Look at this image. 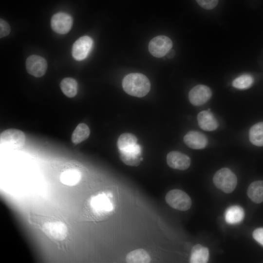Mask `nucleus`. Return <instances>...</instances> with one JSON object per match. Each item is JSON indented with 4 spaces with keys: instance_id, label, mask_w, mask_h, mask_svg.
I'll return each instance as SVG.
<instances>
[{
    "instance_id": "nucleus-9",
    "label": "nucleus",
    "mask_w": 263,
    "mask_h": 263,
    "mask_svg": "<svg viewBox=\"0 0 263 263\" xmlns=\"http://www.w3.org/2000/svg\"><path fill=\"white\" fill-rule=\"evenodd\" d=\"M52 29L56 33L65 34L71 29L73 19L68 14L64 12H58L54 14L51 20Z\"/></svg>"
},
{
    "instance_id": "nucleus-19",
    "label": "nucleus",
    "mask_w": 263,
    "mask_h": 263,
    "mask_svg": "<svg viewBox=\"0 0 263 263\" xmlns=\"http://www.w3.org/2000/svg\"><path fill=\"white\" fill-rule=\"evenodd\" d=\"M80 172L75 169H69L63 171L60 176L61 182L66 186H73L80 181Z\"/></svg>"
},
{
    "instance_id": "nucleus-11",
    "label": "nucleus",
    "mask_w": 263,
    "mask_h": 263,
    "mask_svg": "<svg viewBox=\"0 0 263 263\" xmlns=\"http://www.w3.org/2000/svg\"><path fill=\"white\" fill-rule=\"evenodd\" d=\"M119 153L121 160L128 166H137L142 160L141 148L138 144L124 150H119Z\"/></svg>"
},
{
    "instance_id": "nucleus-7",
    "label": "nucleus",
    "mask_w": 263,
    "mask_h": 263,
    "mask_svg": "<svg viewBox=\"0 0 263 263\" xmlns=\"http://www.w3.org/2000/svg\"><path fill=\"white\" fill-rule=\"evenodd\" d=\"M93 46V39L87 36L79 38L73 44L72 56L75 59L81 61L90 54Z\"/></svg>"
},
{
    "instance_id": "nucleus-8",
    "label": "nucleus",
    "mask_w": 263,
    "mask_h": 263,
    "mask_svg": "<svg viewBox=\"0 0 263 263\" xmlns=\"http://www.w3.org/2000/svg\"><path fill=\"white\" fill-rule=\"evenodd\" d=\"M90 205L94 213L98 215L107 214L113 209L111 199L105 193L93 196L90 200Z\"/></svg>"
},
{
    "instance_id": "nucleus-23",
    "label": "nucleus",
    "mask_w": 263,
    "mask_h": 263,
    "mask_svg": "<svg viewBox=\"0 0 263 263\" xmlns=\"http://www.w3.org/2000/svg\"><path fill=\"white\" fill-rule=\"evenodd\" d=\"M60 88L63 94L68 97H73L77 92V83L71 77H66L60 83Z\"/></svg>"
},
{
    "instance_id": "nucleus-15",
    "label": "nucleus",
    "mask_w": 263,
    "mask_h": 263,
    "mask_svg": "<svg viewBox=\"0 0 263 263\" xmlns=\"http://www.w3.org/2000/svg\"><path fill=\"white\" fill-rule=\"evenodd\" d=\"M199 127L204 131H212L218 127V123L213 114L209 111H203L197 115Z\"/></svg>"
},
{
    "instance_id": "nucleus-4",
    "label": "nucleus",
    "mask_w": 263,
    "mask_h": 263,
    "mask_svg": "<svg viewBox=\"0 0 263 263\" xmlns=\"http://www.w3.org/2000/svg\"><path fill=\"white\" fill-rule=\"evenodd\" d=\"M171 39L165 36H158L153 38L149 42V50L156 57H162L166 56L172 47Z\"/></svg>"
},
{
    "instance_id": "nucleus-1",
    "label": "nucleus",
    "mask_w": 263,
    "mask_h": 263,
    "mask_svg": "<svg viewBox=\"0 0 263 263\" xmlns=\"http://www.w3.org/2000/svg\"><path fill=\"white\" fill-rule=\"evenodd\" d=\"M122 87L128 94L138 97L147 95L150 89L148 78L140 73H131L126 75L122 81Z\"/></svg>"
},
{
    "instance_id": "nucleus-12",
    "label": "nucleus",
    "mask_w": 263,
    "mask_h": 263,
    "mask_svg": "<svg viewBox=\"0 0 263 263\" xmlns=\"http://www.w3.org/2000/svg\"><path fill=\"white\" fill-rule=\"evenodd\" d=\"M211 95V91L208 87L204 85H198L190 91L188 98L192 105L200 106L206 103Z\"/></svg>"
},
{
    "instance_id": "nucleus-17",
    "label": "nucleus",
    "mask_w": 263,
    "mask_h": 263,
    "mask_svg": "<svg viewBox=\"0 0 263 263\" xmlns=\"http://www.w3.org/2000/svg\"><path fill=\"white\" fill-rule=\"evenodd\" d=\"M244 217L243 208L239 206H232L228 207L225 213L226 222L233 225L240 223Z\"/></svg>"
},
{
    "instance_id": "nucleus-10",
    "label": "nucleus",
    "mask_w": 263,
    "mask_h": 263,
    "mask_svg": "<svg viewBox=\"0 0 263 263\" xmlns=\"http://www.w3.org/2000/svg\"><path fill=\"white\" fill-rule=\"evenodd\" d=\"M26 68L30 75L40 77L45 74L47 69V63L43 57L33 55L27 58Z\"/></svg>"
},
{
    "instance_id": "nucleus-18",
    "label": "nucleus",
    "mask_w": 263,
    "mask_h": 263,
    "mask_svg": "<svg viewBox=\"0 0 263 263\" xmlns=\"http://www.w3.org/2000/svg\"><path fill=\"white\" fill-rule=\"evenodd\" d=\"M248 197L252 201L259 204L263 202V181L252 182L247 191Z\"/></svg>"
},
{
    "instance_id": "nucleus-22",
    "label": "nucleus",
    "mask_w": 263,
    "mask_h": 263,
    "mask_svg": "<svg viewBox=\"0 0 263 263\" xmlns=\"http://www.w3.org/2000/svg\"><path fill=\"white\" fill-rule=\"evenodd\" d=\"M90 131L89 127L84 123H80L75 128L72 135V141L77 145L86 140L89 136Z\"/></svg>"
},
{
    "instance_id": "nucleus-20",
    "label": "nucleus",
    "mask_w": 263,
    "mask_h": 263,
    "mask_svg": "<svg viewBox=\"0 0 263 263\" xmlns=\"http://www.w3.org/2000/svg\"><path fill=\"white\" fill-rule=\"evenodd\" d=\"M151 259L149 253L143 249H137L129 252L126 261L129 263H149Z\"/></svg>"
},
{
    "instance_id": "nucleus-27",
    "label": "nucleus",
    "mask_w": 263,
    "mask_h": 263,
    "mask_svg": "<svg viewBox=\"0 0 263 263\" xmlns=\"http://www.w3.org/2000/svg\"><path fill=\"white\" fill-rule=\"evenodd\" d=\"M10 32V27L8 23L2 19H0V37L7 36Z\"/></svg>"
},
{
    "instance_id": "nucleus-26",
    "label": "nucleus",
    "mask_w": 263,
    "mask_h": 263,
    "mask_svg": "<svg viewBox=\"0 0 263 263\" xmlns=\"http://www.w3.org/2000/svg\"><path fill=\"white\" fill-rule=\"evenodd\" d=\"M219 0H196L198 4L202 8L210 10L214 8L218 4Z\"/></svg>"
},
{
    "instance_id": "nucleus-3",
    "label": "nucleus",
    "mask_w": 263,
    "mask_h": 263,
    "mask_svg": "<svg viewBox=\"0 0 263 263\" xmlns=\"http://www.w3.org/2000/svg\"><path fill=\"white\" fill-rule=\"evenodd\" d=\"M167 203L172 208L186 211L191 206V200L189 196L184 191L175 189L169 191L165 196Z\"/></svg>"
},
{
    "instance_id": "nucleus-5",
    "label": "nucleus",
    "mask_w": 263,
    "mask_h": 263,
    "mask_svg": "<svg viewBox=\"0 0 263 263\" xmlns=\"http://www.w3.org/2000/svg\"><path fill=\"white\" fill-rule=\"evenodd\" d=\"M1 144L16 149L22 147L25 143V135L19 130L10 129L0 133Z\"/></svg>"
},
{
    "instance_id": "nucleus-14",
    "label": "nucleus",
    "mask_w": 263,
    "mask_h": 263,
    "mask_svg": "<svg viewBox=\"0 0 263 263\" xmlns=\"http://www.w3.org/2000/svg\"><path fill=\"white\" fill-rule=\"evenodd\" d=\"M185 143L193 149H202L206 147L207 144V137L202 133L197 131H190L184 137Z\"/></svg>"
},
{
    "instance_id": "nucleus-21",
    "label": "nucleus",
    "mask_w": 263,
    "mask_h": 263,
    "mask_svg": "<svg viewBox=\"0 0 263 263\" xmlns=\"http://www.w3.org/2000/svg\"><path fill=\"white\" fill-rule=\"evenodd\" d=\"M251 143L257 146H263V122H259L252 126L249 132Z\"/></svg>"
},
{
    "instance_id": "nucleus-29",
    "label": "nucleus",
    "mask_w": 263,
    "mask_h": 263,
    "mask_svg": "<svg viewBox=\"0 0 263 263\" xmlns=\"http://www.w3.org/2000/svg\"><path fill=\"white\" fill-rule=\"evenodd\" d=\"M175 53L173 49H170L166 54V56L167 58L171 59L174 57L175 56Z\"/></svg>"
},
{
    "instance_id": "nucleus-13",
    "label": "nucleus",
    "mask_w": 263,
    "mask_h": 263,
    "mask_svg": "<svg viewBox=\"0 0 263 263\" xmlns=\"http://www.w3.org/2000/svg\"><path fill=\"white\" fill-rule=\"evenodd\" d=\"M167 162L172 169L185 170L189 167L191 161L188 155L179 151H172L168 154Z\"/></svg>"
},
{
    "instance_id": "nucleus-16",
    "label": "nucleus",
    "mask_w": 263,
    "mask_h": 263,
    "mask_svg": "<svg viewBox=\"0 0 263 263\" xmlns=\"http://www.w3.org/2000/svg\"><path fill=\"white\" fill-rule=\"evenodd\" d=\"M209 258V250L201 244H197L191 249L190 263H206Z\"/></svg>"
},
{
    "instance_id": "nucleus-25",
    "label": "nucleus",
    "mask_w": 263,
    "mask_h": 263,
    "mask_svg": "<svg viewBox=\"0 0 263 263\" xmlns=\"http://www.w3.org/2000/svg\"><path fill=\"white\" fill-rule=\"evenodd\" d=\"M253 81V78L251 75L244 74L236 78L233 81L232 85L238 89H246L252 86Z\"/></svg>"
},
{
    "instance_id": "nucleus-6",
    "label": "nucleus",
    "mask_w": 263,
    "mask_h": 263,
    "mask_svg": "<svg viewBox=\"0 0 263 263\" xmlns=\"http://www.w3.org/2000/svg\"><path fill=\"white\" fill-rule=\"evenodd\" d=\"M42 229L49 238L60 241L64 240L68 234L66 224L61 221H50L43 224Z\"/></svg>"
},
{
    "instance_id": "nucleus-28",
    "label": "nucleus",
    "mask_w": 263,
    "mask_h": 263,
    "mask_svg": "<svg viewBox=\"0 0 263 263\" xmlns=\"http://www.w3.org/2000/svg\"><path fill=\"white\" fill-rule=\"evenodd\" d=\"M253 238L263 246V227L256 229L253 232Z\"/></svg>"
},
{
    "instance_id": "nucleus-2",
    "label": "nucleus",
    "mask_w": 263,
    "mask_h": 263,
    "mask_svg": "<svg viewBox=\"0 0 263 263\" xmlns=\"http://www.w3.org/2000/svg\"><path fill=\"white\" fill-rule=\"evenodd\" d=\"M215 186L224 192H232L237 184L235 174L228 168H224L218 170L213 176Z\"/></svg>"
},
{
    "instance_id": "nucleus-24",
    "label": "nucleus",
    "mask_w": 263,
    "mask_h": 263,
    "mask_svg": "<svg viewBox=\"0 0 263 263\" xmlns=\"http://www.w3.org/2000/svg\"><path fill=\"white\" fill-rule=\"evenodd\" d=\"M137 139L135 136L132 133H124L122 134L118 138L117 141V147L119 151L124 150L135 145Z\"/></svg>"
}]
</instances>
